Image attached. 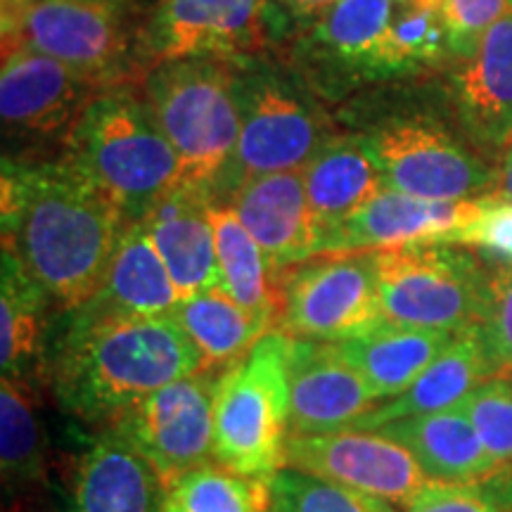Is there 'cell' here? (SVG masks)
I'll return each mask as SVG.
<instances>
[{"mask_svg": "<svg viewBox=\"0 0 512 512\" xmlns=\"http://www.w3.org/2000/svg\"><path fill=\"white\" fill-rule=\"evenodd\" d=\"M453 245L477 247L512 261V202L479 197L475 219L451 238Z\"/></svg>", "mask_w": 512, "mask_h": 512, "instance_id": "8d00e7d4", "label": "cell"}, {"mask_svg": "<svg viewBox=\"0 0 512 512\" xmlns=\"http://www.w3.org/2000/svg\"><path fill=\"white\" fill-rule=\"evenodd\" d=\"M399 0H339L306 34V53L347 79H389L399 74L392 24Z\"/></svg>", "mask_w": 512, "mask_h": 512, "instance_id": "ac0fdd59", "label": "cell"}, {"mask_svg": "<svg viewBox=\"0 0 512 512\" xmlns=\"http://www.w3.org/2000/svg\"><path fill=\"white\" fill-rule=\"evenodd\" d=\"M275 512H396L382 498L283 467L271 477Z\"/></svg>", "mask_w": 512, "mask_h": 512, "instance_id": "d6a6232c", "label": "cell"}, {"mask_svg": "<svg viewBox=\"0 0 512 512\" xmlns=\"http://www.w3.org/2000/svg\"><path fill=\"white\" fill-rule=\"evenodd\" d=\"M48 292L24 268L12 249L3 247L0 285V368L3 377L27 380L46 368Z\"/></svg>", "mask_w": 512, "mask_h": 512, "instance_id": "4316f807", "label": "cell"}, {"mask_svg": "<svg viewBox=\"0 0 512 512\" xmlns=\"http://www.w3.org/2000/svg\"><path fill=\"white\" fill-rule=\"evenodd\" d=\"M510 5H512V0H510Z\"/></svg>", "mask_w": 512, "mask_h": 512, "instance_id": "7bdbcfd3", "label": "cell"}, {"mask_svg": "<svg viewBox=\"0 0 512 512\" xmlns=\"http://www.w3.org/2000/svg\"><path fill=\"white\" fill-rule=\"evenodd\" d=\"M399 3H411V0H399Z\"/></svg>", "mask_w": 512, "mask_h": 512, "instance_id": "b9f144b4", "label": "cell"}, {"mask_svg": "<svg viewBox=\"0 0 512 512\" xmlns=\"http://www.w3.org/2000/svg\"><path fill=\"white\" fill-rule=\"evenodd\" d=\"M223 370L200 368L166 384L112 425L143 451L164 484L214 460V408Z\"/></svg>", "mask_w": 512, "mask_h": 512, "instance_id": "8fae6325", "label": "cell"}, {"mask_svg": "<svg viewBox=\"0 0 512 512\" xmlns=\"http://www.w3.org/2000/svg\"><path fill=\"white\" fill-rule=\"evenodd\" d=\"M287 380L290 437L349 430L382 403L335 342L292 337Z\"/></svg>", "mask_w": 512, "mask_h": 512, "instance_id": "2e32d148", "label": "cell"}, {"mask_svg": "<svg viewBox=\"0 0 512 512\" xmlns=\"http://www.w3.org/2000/svg\"><path fill=\"white\" fill-rule=\"evenodd\" d=\"M444 17L456 62L475 53L482 36L512 10L510 0H434Z\"/></svg>", "mask_w": 512, "mask_h": 512, "instance_id": "d590c367", "label": "cell"}, {"mask_svg": "<svg viewBox=\"0 0 512 512\" xmlns=\"http://www.w3.org/2000/svg\"><path fill=\"white\" fill-rule=\"evenodd\" d=\"M453 337L456 332L408 328L380 320L373 328L335 344L384 403V399L406 392L437 361Z\"/></svg>", "mask_w": 512, "mask_h": 512, "instance_id": "603a6c76", "label": "cell"}, {"mask_svg": "<svg viewBox=\"0 0 512 512\" xmlns=\"http://www.w3.org/2000/svg\"><path fill=\"white\" fill-rule=\"evenodd\" d=\"M382 320L408 328L460 332L479 325L489 271L453 242L377 252Z\"/></svg>", "mask_w": 512, "mask_h": 512, "instance_id": "52a82bcc", "label": "cell"}, {"mask_svg": "<svg viewBox=\"0 0 512 512\" xmlns=\"http://www.w3.org/2000/svg\"><path fill=\"white\" fill-rule=\"evenodd\" d=\"M382 320L377 252L316 254L280 271L275 328L339 342Z\"/></svg>", "mask_w": 512, "mask_h": 512, "instance_id": "ba28073f", "label": "cell"}, {"mask_svg": "<svg viewBox=\"0 0 512 512\" xmlns=\"http://www.w3.org/2000/svg\"><path fill=\"white\" fill-rule=\"evenodd\" d=\"M287 467L408 505L430 482L411 453L377 430H337L287 439Z\"/></svg>", "mask_w": 512, "mask_h": 512, "instance_id": "4fadbf2b", "label": "cell"}, {"mask_svg": "<svg viewBox=\"0 0 512 512\" xmlns=\"http://www.w3.org/2000/svg\"><path fill=\"white\" fill-rule=\"evenodd\" d=\"M302 171L318 230L347 219L384 190L363 133H335Z\"/></svg>", "mask_w": 512, "mask_h": 512, "instance_id": "d4e9b609", "label": "cell"}, {"mask_svg": "<svg viewBox=\"0 0 512 512\" xmlns=\"http://www.w3.org/2000/svg\"><path fill=\"white\" fill-rule=\"evenodd\" d=\"M472 425L505 470H512V377H491L460 401Z\"/></svg>", "mask_w": 512, "mask_h": 512, "instance_id": "836d02e7", "label": "cell"}, {"mask_svg": "<svg viewBox=\"0 0 512 512\" xmlns=\"http://www.w3.org/2000/svg\"><path fill=\"white\" fill-rule=\"evenodd\" d=\"M494 169H496V183L489 197H494V200H503V202H512V138L510 143L501 150V155H498V164Z\"/></svg>", "mask_w": 512, "mask_h": 512, "instance_id": "f35d334b", "label": "cell"}, {"mask_svg": "<svg viewBox=\"0 0 512 512\" xmlns=\"http://www.w3.org/2000/svg\"><path fill=\"white\" fill-rule=\"evenodd\" d=\"M292 337L273 328L245 358L223 370L214 408V463L271 479L287 467Z\"/></svg>", "mask_w": 512, "mask_h": 512, "instance_id": "5b68a950", "label": "cell"}, {"mask_svg": "<svg viewBox=\"0 0 512 512\" xmlns=\"http://www.w3.org/2000/svg\"><path fill=\"white\" fill-rule=\"evenodd\" d=\"M211 204V190L178 183L140 221L155 240L181 299L219 287Z\"/></svg>", "mask_w": 512, "mask_h": 512, "instance_id": "44dd1931", "label": "cell"}, {"mask_svg": "<svg viewBox=\"0 0 512 512\" xmlns=\"http://www.w3.org/2000/svg\"><path fill=\"white\" fill-rule=\"evenodd\" d=\"M406 512H505L479 484H446L430 479L415 494Z\"/></svg>", "mask_w": 512, "mask_h": 512, "instance_id": "74e56055", "label": "cell"}, {"mask_svg": "<svg viewBox=\"0 0 512 512\" xmlns=\"http://www.w3.org/2000/svg\"><path fill=\"white\" fill-rule=\"evenodd\" d=\"M451 100L467 136L479 147L501 152L512 138V10L458 62Z\"/></svg>", "mask_w": 512, "mask_h": 512, "instance_id": "d6986e66", "label": "cell"}, {"mask_svg": "<svg viewBox=\"0 0 512 512\" xmlns=\"http://www.w3.org/2000/svg\"><path fill=\"white\" fill-rule=\"evenodd\" d=\"M268 0H162L143 29L152 67L190 57L245 60L271 41Z\"/></svg>", "mask_w": 512, "mask_h": 512, "instance_id": "7c38bea8", "label": "cell"}, {"mask_svg": "<svg viewBox=\"0 0 512 512\" xmlns=\"http://www.w3.org/2000/svg\"><path fill=\"white\" fill-rule=\"evenodd\" d=\"M283 8L290 12L292 17H302V19H316L320 15H325L330 8H335L339 0H278Z\"/></svg>", "mask_w": 512, "mask_h": 512, "instance_id": "ab89813d", "label": "cell"}, {"mask_svg": "<svg viewBox=\"0 0 512 512\" xmlns=\"http://www.w3.org/2000/svg\"><path fill=\"white\" fill-rule=\"evenodd\" d=\"M491 380V368L477 325L456 332L453 342L406 392L380 403L354 430H377L387 422L458 406L472 389Z\"/></svg>", "mask_w": 512, "mask_h": 512, "instance_id": "cb8c5ba5", "label": "cell"}, {"mask_svg": "<svg viewBox=\"0 0 512 512\" xmlns=\"http://www.w3.org/2000/svg\"><path fill=\"white\" fill-rule=\"evenodd\" d=\"M64 411L112 427L166 384L204 368L200 351L171 316L81 306L46 361Z\"/></svg>", "mask_w": 512, "mask_h": 512, "instance_id": "7a4b0ae2", "label": "cell"}, {"mask_svg": "<svg viewBox=\"0 0 512 512\" xmlns=\"http://www.w3.org/2000/svg\"><path fill=\"white\" fill-rule=\"evenodd\" d=\"M0 465L10 489H31L46 477L41 420L27 380L0 382Z\"/></svg>", "mask_w": 512, "mask_h": 512, "instance_id": "4dcf8cb0", "label": "cell"}, {"mask_svg": "<svg viewBox=\"0 0 512 512\" xmlns=\"http://www.w3.org/2000/svg\"><path fill=\"white\" fill-rule=\"evenodd\" d=\"M124 0H34L17 24L3 34V50L24 46L67 64L95 86H128L133 29Z\"/></svg>", "mask_w": 512, "mask_h": 512, "instance_id": "9c48e42d", "label": "cell"}, {"mask_svg": "<svg viewBox=\"0 0 512 512\" xmlns=\"http://www.w3.org/2000/svg\"><path fill=\"white\" fill-rule=\"evenodd\" d=\"M178 302L181 292L176 290L155 240L143 223H131L112 256L105 283L88 306L136 316H169Z\"/></svg>", "mask_w": 512, "mask_h": 512, "instance_id": "484cf974", "label": "cell"}, {"mask_svg": "<svg viewBox=\"0 0 512 512\" xmlns=\"http://www.w3.org/2000/svg\"><path fill=\"white\" fill-rule=\"evenodd\" d=\"M98 93L102 88L53 57L24 46L3 50L0 112L8 133L67 140Z\"/></svg>", "mask_w": 512, "mask_h": 512, "instance_id": "5bb4252c", "label": "cell"}, {"mask_svg": "<svg viewBox=\"0 0 512 512\" xmlns=\"http://www.w3.org/2000/svg\"><path fill=\"white\" fill-rule=\"evenodd\" d=\"M271 479L204 463L166 484L162 512H271Z\"/></svg>", "mask_w": 512, "mask_h": 512, "instance_id": "f546056e", "label": "cell"}, {"mask_svg": "<svg viewBox=\"0 0 512 512\" xmlns=\"http://www.w3.org/2000/svg\"><path fill=\"white\" fill-rule=\"evenodd\" d=\"M34 0H3V34L10 31L17 24V19L22 17V12L29 8Z\"/></svg>", "mask_w": 512, "mask_h": 512, "instance_id": "60d3db41", "label": "cell"}, {"mask_svg": "<svg viewBox=\"0 0 512 512\" xmlns=\"http://www.w3.org/2000/svg\"><path fill=\"white\" fill-rule=\"evenodd\" d=\"M128 226L119 204L67 157L3 159V247L62 309H81L100 292Z\"/></svg>", "mask_w": 512, "mask_h": 512, "instance_id": "6da1fadb", "label": "cell"}, {"mask_svg": "<svg viewBox=\"0 0 512 512\" xmlns=\"http://www.w3.org/2000/svg\"><path fill=\"white\" fill-rule=\"evenodd\" d=\"M240 138L228 190L245 178L299 171L335 136L304 81L254 57L235 60Z\"/></svg>", "mask_w": 512, "mask_h": 512, "instance_id": "8992f818", "label": "cell"}, {"mask_svg": "<svg viewBox=\"0 0 512 512\" xmlns=\"http://www.w3.org/2000/svg\"><path fill=\"white\" fill-rule=\"evenodd\" d=\"M166 484L119 427L83 453L67 512H162Z\"/></svg>", "mask_w": 512, "mask_h": 512, "instance_id": "ffe728a7", "label": "cell"}, {"mask_svg": "<svg viewBox=\"0 0 512 512\" xmlns=\"http://www.w3.org/2000/svg\"><path fill=\"white\" fill-rule=\"evenodd\" d=\"M384 188L422 200L463 202L491 195L496 169L460 145L437 121L384 119L363 133Z\"/></svg>", "mask_w": 512, "mask_h": 512, "instance_id": "30bf717a", "label": "cell"}, {"mask_svg": "<svg viewBox=\"0 0 512 512\" xmlns=\"http://www.w3.org/2000/svg\"><path fill=\"white\" fill-rule=\"evenodd\" d=\"M143 98L181 162V183L214 192L240 138L235 60L190 57L157 64L145 74Z\"/></svg>", "mask_w": 512, "mask_h": 512, "instance_id": "277c9868", "label": "cell"}, {"mask_svg": "<svg viewBox=\"0 0 512 512\" xmlns=\"http://www.w3.org/2000/svg\"><path fill=\"white\" fill-rule=\"evenodd\" d=\"M377 432L406 448L434 482L484 484L505 470L482 444L460 403L446 411L387 422Z\"/></svg>", "mask_w": 512, "mask_h": 512, "instance_id": "7402d4cb", "label": "cell"}, {"mask_svg": "<svg viewBox=\"0 0 512 512\" xmlns=\"http://www.w3.org/2000/svg\"><path fill=\"white\" fill-rule=\"evenodd\" d=\"M392 50L399 74L430 69L456 60L451 34L434 0H411L396 5L392 24Z\"/></svg>", "mask_w": 512, "mask_h": 512, "instance_id": "1f68e13d", "label": "cell"}, {"mask_svg": "<svg viewBox=\"0 0 512 512\" xmlns=\"http://www.w3.org/2000/svg\"><path fill=\"white\" fill-rule=\"evenodd\" d=\"M233 207L264 249L275 273L318 254L320 230L306 195L304 171L245 178L228 190Z\"/></svg>", "mask_w": 512, "mask_h": 512, "instance_id": "e0dca14e", "label": "cell"}, {"mask_svg": "<svg viewBox=\"0 0 512 512\" xmlns=\"http://www.w3.org/2000/svg\"><path fill=\"white\" fill-rule=\"evenodd\" d=\"M169 316L200 351L204 368L233 366L275 328L273 316L245 309L221 287L181 299Z\"/></svg>", "mask_w": 512, "mask_h": 512, "instance_id": "83f0119b", "label": "cell"}, {"mask_svg": "<svg viewBox=\"0 0 512 512\" xmlns=\"http://www.w3.org/2000/svg\"><path fill=\"white\" fill-rule=\"evenodd\" d=\"M477 200L439 202L384 188L347 219L320 230L318 254L387 252V249L451 242L475 219Z\"/></svg>", "mask_w": 512, "mask_h": 512, "instance_id": "9a60e30c", "label": "cell"}, {"mask_svg": "<svg viewBox=\"0 0 512 512\" xmlns=\"http://www.w3.org/2000/svg\"><path fill=\"white\" fill-rule=\"evenodd\" d=\"M477 328L491 377H512V261L489 271L484 313Z\"/></svg>", "mask_w": 512, "mask_h": 512, "instance_id": "e575fe53", "label": "cell"}, {"mask_svg": "<svg viewBox=\"0 0 512 512\" xmlns=\"http://www.w3.org/2000/svg\"><path fill=\"white\" fill-rule=\"evenodd\" d=\"M67 157L98 188L119 204L131 223L181 183V162L152 117L143 93L131 86L95 95L74 131Z\"/></svg>", "mask_w": 512, "mask_h": 512, "instance_id": "3957f363", "label": "cell"}, {"mask_svg": "<svg viewBox=\"0 0 512 512\" xmlns=\"http://www.w3.org/2000/svg\"><path fill=\"white\" fill-rule=\"evenodd\" d=\"M214 228L219 287L249 311L278 320V275L268 264L264 249L240 221L233 207L216 202L209 209Z\"/></svg>", "mask_w": 512, "mask_h": 512, "instance_id": "f1b7e54d", "label": "cell"}]
</instances>
